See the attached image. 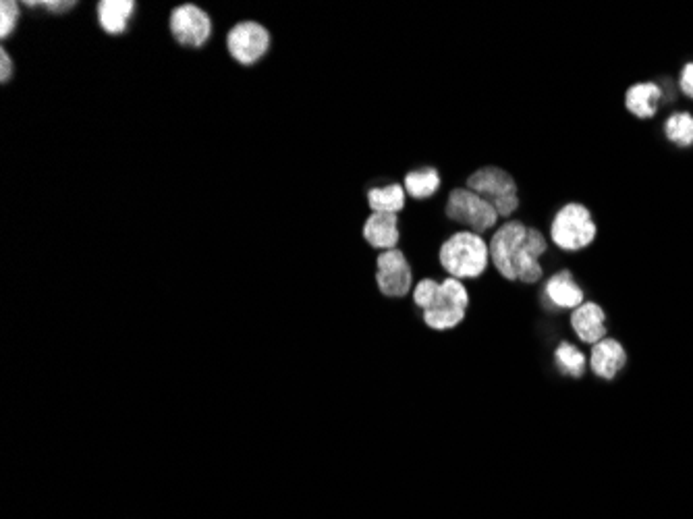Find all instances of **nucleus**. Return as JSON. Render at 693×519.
<instances>
[{"label":"nucleus","instance_id":"obj_1","mask_svg":"<svg viewBox=\"0 0 693 519\" xmlns=\"http://www.w3.org/2000/svg\"><path fill=\"white\" fill-rule=\"evenodd\" d=\"M490 250L486 241L471 231L455 233L442 243L440 264L453 279H476L486 270Z\"/></svg>","mask_w":693,"mask_h":519},{"label":"nucleus","instance_id":"obj_26","mask_svg":"<svg viewBox=\"0 0 693 519\" xmlns=\"http://www.w3.org/2000/svg\"><path fill=\"white\" fill-rule=\"evenodd\" d=\"M681 90H683L689 98H693V63L685 65V69H683V73H681Z\"/></svg>","mask_w":693,"mask_h":519},{"label":"nucleus","instance_id":"obj_24","mask_svg":"<svg viewBox=\"0 0 693 519\" xmlns=\"http://www.w3.org/2000/svg\"><path fill=\"white\" fill-rule=\"evenodd\" d=\"M492 206L496 208L498 216H505V218H509V216H511V214L517 210L519 200H517V196H505V198H498V200H494V202H492Z\"/></svg>","mask_w":693,"mask_h":519},{"label":"nucleus","instance_id":"obj_5","mask_svg":"<svg viewBox=\"0 0 693 519\" xmlns=\"http://www.w3.org/2000/svg\"><path fill=\"white\" fill-rule=\"evenodd\" d=\"M525 239H528V227L519 221L505 223L490 239V260L507 281H517L515 260Z\"/></svg>","mask_w":693,"mask_h":519},{"label":"nucleus","instance_id":"obj_10","mask_svg":"<svg viewBox=\"0 0 693 519\" xmlns=\"http://www.w3.org/2000/svg\"><path fill=\"white\" fill-rule=\"evenodd\" d=\"M546 252L544 235L538 229H528V239L521 245V250L515 260V272L517 279L523 283H538L542 277V268L538 264V258Z\"/></svg>","mask_w":693,"mask_h":519},{"label":"nucleus","instance_id":"obj_7","mask_svg":"<svg viewBox=\"0 0 693 519\" xmlns=\"http://www.w3.org/2000/svg\"><path fill=\"white\" fill-rule=\"evenodd\" d=\"M413 272L401 250H388L378 256L376 283L386 297H405L411 291Z\"/></svg>","mask_w":693,"mask_h":519},{"label":"nucleus","instance_id":"obj_9","mask_svg":"<svg viewBox=\"0 0 693 519\" xmlns=\"http://www.w3.org/2000/svg\"><path fill=\"white\" fill-rule=\"evenodd\" d=\"M467 189L474 191V194H478L480 198L488 200L490 204L498 198L517 196V185L513 177L507 171L496 169V167H486L471 175L467 179Z\"/></svg>","mask_w":693,"mask_h":519},{"label":"nucleus","instance_id":"obj_15","mask_svg":"<svg viewBox=\"0 0 693 519\" xmlns=\"http://www.w3.org/2000/svg\"><path fill=\"white\" fill-rule=\"evenodd\" d=\"M546 295L554 306L567 308V310H577L581 304H584V291L575 285L569 270L559 272V275H554L546 283Z\"/></svg>","mask_w":693,"mask_h":519},{"label":"nucleus","instance_id":"obj_19","mask_svg":"<svg viewBox=\"0 0 693 519\" xmlns=\"http://www.w3.org/2000/svg\"><path fill=\"white\" fill-rule=\"evenodd\" d=\"M667 138L677 146H691L693 144V117L689 113H677L667 121Z\"/></svg>","mask_w":693,"mask_h":519},{"label":"nucleus","instance_id":"obj_23","mask_svg":"<svg viewBox=\"0 0 693 519\" xmlns=\"http://www.w3.org/2000/svg\"><path fill=\"white\" fill-rule=\"evenodd\" d=\"M25 7H44L50 13H67L75 7V0H67V3H61V0H44V3H30L27 0Z\"/></svg>","mask_w":693,"mask_h":519},{"label":"nucleus","instance_id":"obj_18","mask_svg":"<svg viewBox=\"0 0 693 519\" xmlns=\"http://www.w3.org/2000/svg\"><path fill=\"white\" fill-rule=\"evenodd\" d=\"M440 187V175L436 169H420L405 177V191L415 200H426Z\"/></svg>","mask_w":693,"mask_h":519},{"label":"nucleus","instance_id":"obj_17","mask_svg":"<svg viewBox=\"0 0 693 519\" xmlns=\"http://www.w3.org/2000/svg\"><path fill=\"white\" fill-rule=\"evenodd\" d=\"M368 204L374 212H391L397 214L405 206V187L401 185H386L370 189Z\"/></svg>","mask_w":693,"mask_h":519},{"label":"nucleus","instance_id":"obj_13","mask_svg":"<svg viewBox=\"0 0 693 519\" xmlns=\"http://www.w3.org/2000/svg\"><path fill=\"white\" fill-rule=\"evenodd\" d=\"M571 324L577 337L584 343L596 345L606 337V314L594 302L581 304L577 310H573Z\"/></svg>","mask_w":693,"mask_h":519},{"label":"nucleus","instance_id":"obj_25","mask_svg":"<svg viewBox=\"0 0 693 519\" xmlns=\"http://www.w3.org/2000/svg\"><path fill=\"white\" fill-rule=\"evenodd\" d=\"M13 59L9 57V52L7 50H0V81L3 84H7V81L13 77Z\"/></svg>","mask_w":693,"mask_h":519},{"label":"nucleus","instance_id":"obj_16","mask_svg":"<svg viewBox=\"0 0 693 519\" xmlns=\"http://www.w3.org/2000/svg\"><path fill=\"white\" fill-rule=\"evenodd\" d=\"M660 100H662V92L656 84H635L627 90L625 106L635 117L650 119L656 115Z\"/></svg>","mask_w":693,"mask_h":519},{"label":"nucleus","instance_id":"obj_20","mask_svg":"<svg viewBox=\"0 0 693 519\" xmlns=\"http://www.w3.org/2000/svg\"><path fill=\"white\" fill-rule=\"evenodd\" d=\"M557 364L565 374L579 378L586 370V355L571 343H561L557 349Z\"/></svg>","mask_w":693,"mask_h":519},{"label":"nucleus","instance_id":"obj_11","mask_svg":"<svg viewBox=\"0 0 693 519\" xmlns=\"http://www.w3.org/2000/svg\"><path fill=\"white\" fill-rule=\"evenodd\" d=\"M625 364H627V353L619 341L602 339L600 343L592 345L590 366L600 378H606V380L615 378L625 368Z\"/></svg>","mask_w":693,"mask_h":519},{"label":"nucleus","instance_id":"obj_22","mask_svg":"<svg viewBox=\"0 0 693 519\" xmlns=\"http://www.w3.org/2000/svg\"><path fill=\"white\" fill-rule=\"evenodd\" d=\"M19 21V5L11 3V0H3L0 3V38H9Z\"/></svg>","mask_w":693,"mask_h":519},{"label":"nucleus","instance_id":"obj_2","mask_svg":"<svg viewBox=\"0 0 693 519\" xmlns=\"http://www.w3.org/2000/svg\"><path fill=\"white\" fill-rule=\"evenodd\" d=\"M552 241L559 245L561 250L577 252L584 250L596 237V225L590 210L581 204H569L559 210L554 216V223L550 227Z\"/></svg>","mask_w":693,"mask_h":519},{"label":"nucleus","instance_id":"obj_14","mask_svg":"<svg viewBox=\"0 0 693 519\" xmlns=\"http://www.w3.org/2000/svg\"><path fill=\"white\" fill-rule=\"evenodd\" d=\"M133 11L135 3H131V0H100L96 7L98 23L108 36L125 34Z\"/></svg>","mask_w":693,"mask_h":519},{"label":"nucleus","instance_id":"obj_6","mask_svg":"<svg viewBox=\"0 0 693 519\" xmlns=\"http://www.w3.org/2000/svg\"><path fill=\"white\" fill-rule=\"evenodd\" d=\"M227 48L231 57L241 65L258 63L270 48V34L262 23L243 21L237 23L227 36Z\"/></svg>","mask_w":693,"mask_h":519},{"label":"nucleus","instance_id":"obj_4","mask_svg":"<svg viewBox=\"0 0 693 519\" xmlns=\"http://www.w3.org/2000/svg\"><path fill=\"white\" fill-rule=\"evenodd\" d=\"M447 216L451 221L465 225L471 233H484L498 221L496 208L469 189H453L447 200Z\"/></svg>","mask_w":693,"mask_h":519},{"label":"nucleus","instance_id":"obj_3","mask_svg":"<svg viewBox=\"0 0 693 519\" xmlns=\"http://www.w3.org/2000/svg\"><path fill=\"white\" fill-rule=\"evenodd\" d=\"M469 306V295L459 279H445L440 283L436 302L424 310V322L434 331H449L459 326L465 318V308Z\"/></svg>","mask_w":693,"mask_h":519},{"label":"nucleus","instance_id":"obj_21","mask_svg":"<svg viewBox=\"0 0 693 519\" xmlns=\"http://www.w3.org/2000/svg\"><path fill=\"white\" fill-rule=\"evenodd\" d=\"M440 291V283H436L434 279H424L413 289V302L415 306H420L422 310H428L438 297Z\"/></svg>","mask_w":693,"mask_h":519},{"label":"nucleus","instance_id":"obj_12","mask_svg":"<svg viewBox=\"0 0 693 519\" xmlns=\"http://www.w3.org/2000/svg\"><path fill=\"white\" fill-rule=\"evenodd\" d=\"M397 214L391 212H374L364 227V239L376 250H397L399 227Z\"/></svg>","mask_w":693,"mask_h":519},{"label":"nucleus","instance_id":"obj_8","mask_svg":"<svg viewBox=\"0 0 693 519\" xmlns=\"http://www.w3.org/2000/svg\"><path fill=\"white\" fill-rule=\"evenodd\" d=\"M171 32L179 44L196 48L212 36V19L196 5H183L171 13Z\"/></svg>","mask_w":693,"mask_h":519}]
</instances>
